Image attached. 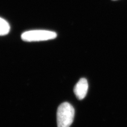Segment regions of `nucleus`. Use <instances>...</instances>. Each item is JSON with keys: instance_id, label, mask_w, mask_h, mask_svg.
I'll use <instances>...</instances> for the list:
<instances>
[{"instance_id": "obj_1", "label": "nucleus", "mask_w": 127, "mask_h": 127, "mask_svg": "<svg viewBox=\"0 0 127 127\" xmlns=\"http://www.w3.org/2000/svg\"><path fill=\"white\" fill-rule=\"evenodd\" d=\"M75 116L73 106L68 102H64L59 105L57 111L58 127H70Z\"/></svg>"}, {"instance_id": "obj_2", "label": "nucleus", "mask_w": 127, "mask_h": 127, "mask_svg": "<svg viewBox=\"0 0 127 127\" xmlns=\"http://www.w3.org/2000/svg\"><path fill=\"white\" fill-rule=\"evenodd\" d=\"M57 37V33L54 31L35 30L26 31L21 34V39L27 42L46 41Z\"/></svg>"}, {"instance_id": "obj_3", "label": "nucleus", "mask_w": 127, "mask_h": 127, "mask_svg": "<svg viewBox=\"0 0 127 127\" xmlns=\"http://www.w3.org/2000/svg\"><path fill=\"white\" fill-rule=\"evenodd\" d=\"M88 82L85 78H81L76 83L74 88V92L79 100L84 98L88 91Z\"/></svg>"}, {"instance_id": "obj_4", "label": "nucleus", "mask_w": 127, "mask_h": 127, "mask_svg": "<svg viewBox=\"0 0 127 127\" xmlns=\"http://www.w3.org/2000/svg\"><path fill=\"white\" fill-rule=\"evenodd\" d=\"M10 31L9 23L5 20L0 17V36L7 34Z\"/></svg>"}, {"instance_id": "obj_5", "label": "nucleus", "mask_w": 127, "mask_h": 127, "mask_svg": "<svg viewBox=\"0 0 127 127\" xmlns=\"http://www.w3.org/2000/svg\"><path fill=\"white\" fill-rule=\"evenodd\" d=\"M113 1H116V0H113Z\"/></svg>"}]
</instances>
